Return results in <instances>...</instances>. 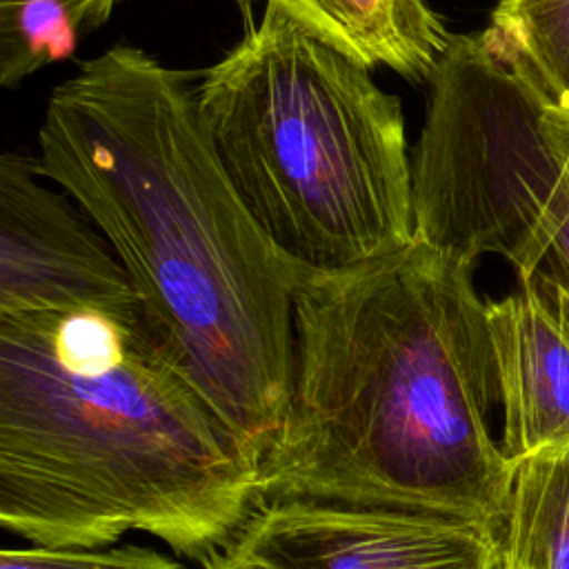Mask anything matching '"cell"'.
Wrapping results in <instances>:
<instances>
[{"label": "cell", "mask_w": 569, "mask_h": 569, "mask_svg": "<svg viewBox=\"0 0 569 569\" xmlns=\"http://www.w3.org/2000/svg\"><path fill=\"white\" fill-rule=\"evenodd\" d=\"M38 144L42 178L124 264L158 349L260 465L291 391L307 262L236 191L191 78L113 44L51 91Z\"/></svg>", "instance_id": "obj_1"}, {"label": "cell", "mask_w": 569, "mask_h": 569, "mask_svg": "<svg viewBox=\"0 0 569 569\" xmlns=\"http://www.w3.org/2000/svg\"><path fill=\"white\" fill-rule=\"evenodd\" d=\"M473 267L420 240L305 267L291 391L258 465L256 507L300 498L502 529L513 465L491 429L500 391Z\"/></svg>", "instance_id": "obj_2"}, {"label": "cell", "mask_w": 569, "mask_h": 569, "mask_svg": "<svg viewBox=\"0 0 569 569\" xmlns=\"http://www.w3.org/2000/svg\"><path fill=\"white\" fill-rule=\"evenodd\" d=\"M258 462L136 311L0 316V525L38 547L131 531L207 565L256 509Z\"/></svg>", "instance_id": "obj_3"}, {"label": "cell", "mask_w": 569, "mask_h": 569, "mask_svg": "<svg viewBox=\"0 0 569 569\" xmlns=\"http://www.w3.org/2000/svg\"><path fill=\"white\" fill-rule=\"evenodd\" d=\"M196 100L236 191L293 258L349 267L413 242L400 98L276 2L202 73Z\"/></svg>", "instance_id": "obj_4"}, {"label": "cell", "mask_w": 569, "mask_h": 569, "mask_svg": "<svg viewBox=\"0 0 569 569\" xmlns=\"http://www.w3.org/2000/svg\"><path fill=\"white\" fill-rule=\"evenodd\" d=\"M502 529L433 511L273 500L202 569H500Z\"/></svg>", "instance_id": "obj_5"}, {"label": "cell", "mask_w": 569, "mask_h": 569, "mask_svg": "<svg viewBox=\"0 0 569 569\" xmlns=\"http://www.w3.org/2000/svg\"><path fill=\"white\" fill-rule=\"evenodd\" d=\"M40 178L36 160L0 158V316L140 309L107 238Z\"/></svg>", "instance_id": "obj_6"}, {"label": "cell", "mask_w": 569, "mask_h": 569, "mask_svg": "<svg viewBox=\"0 0 569 569\" xmlns=\"http://www.w3.org/2000/svg\"><path fill=\"white\" fill-rule=\"evenodd\" d=\"M500 391V449L522 458L569 447V287L547 271L487 302Z\"/></svg>", "instance_id": "obj_7"}, {"label": "cell", "mask_w": 569, "mask_h": 569, "mask_svg": "<svg viewBox=\"0 0 569 569\" xmlns=\"http://www.w3.org/2000/svg\"><path fill=\"white\" fill-rule=\"evenodd\" d=\"M365 69L427 82L451 33L427 0H269Z\"/></svg>", "instance_id": "obj_8"}, {"label": "cell", "mask_w": 569, "mask_h": 569, "mask_svg": "<svg viewBox=\"0 0 569 569\" xmlns=\"http://www.w3.org/2000/svg\"><path fill=\"white\" fill-rule=\"evenodd\" d=\"M502 547L529 569H569V447L513 465Z\"/></svg>", "instance_id": "obj_9"}, {"label": "cell", "mask_w": 569, "mask_h": 569, "mask_svg": "<svg viewBox=\"0 0 569 569\" xmlns=\"http://www.w3.org/2000/svg\"><path fill=\"white\" fill-rule=\"evenodd\" d=\"M122 0H0V84L18 87L76 53L82 31L109 20Z\"/></svg>", "instance_id": "obj_10"}, {"label": "cell", "mask_w": 569, "mask_h": 569, "mask_svg": "<svg viewBox=\"0 0 569 569\" xmlns=\"http://www.w3.org/2000/svg\"><path fill=\"white\" fill-rule=\"evenodd\" d=\"M482 33L569 116V0H498Z\"/></svg>", "instance_id": "obj_11"}, {"label": "cell", "mask_w": 569, "mask_h": 569, "mask_svg": "<svg viewBox=\"0 0 569 569\" xmlns=\"http://www.w3.org/2000/svg\"><path fill=\"white\" fill-rule=\"evenodd\" d=\"M0 569H184L178 560L142 547L109 545L98 549H51V547H4Z\"/></svg>", "instance_id": "obj_12"}, {"label": "cell", "mask_w": 569, "mask_h": 569, "mask_svg": "<svg viewBox=\"0 0 569 569\" xmlns=\"http://www.w3.org/2000/svg\"><path fill=\"white\" fill-rule=\"evenodd\" d=\"M500 569H529L525 562H520L518 558H513L511 553L505 551L502 547V560H500Z\"/></svg>", "instance_id": "obj_13"}, {"label": "cell", "mask_w": 569, "mask_h": 569, "mask_svg": "<svg viewBox=\"0 0 569 569\" xmlns=\"http://www.w3.org/2000/svg\"><path fill=\"white\" fill-rule=\"evenodd\" d=\"M236 2H238V4H240V7H247V4H249V2H251V0H236Z\"/></svg>", "instance_id": "obj_14"}]
</instances>
